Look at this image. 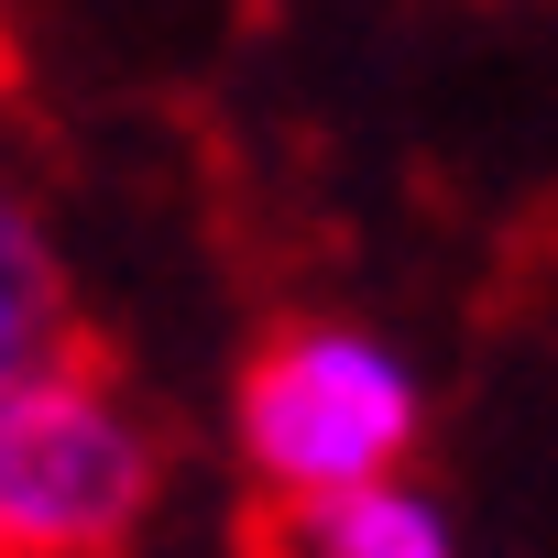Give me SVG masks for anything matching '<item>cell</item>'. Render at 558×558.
<instances>
[{
	"label": "cell",
	"instance_id": "6da1fadb",
	"mask_svg": "<svg viewBox=\"0 0 558 558\" xmlns=\"http://www.w3.org/2000/svg\"><path fill=\"white\" fill-rule=\"evenodd\" d=\"M165 416L143 384L77 340L0 405V558H132L165 504Z\"/></svg>",
	"mask_w": 558,
	"mask_h": 558
},
{
	"label": "cell",
	"instance_id": "7a4b0ae2",
	"mask_svg": "<svg viewBox=\"0 0 558 558\" xmlns=\"http://www.w3.org/2000/svg\"><path fill=\"white\" fill-rule=\"evenodd\" d=\"M230 427H241V471L263 504H340L362 482H395L427 405H416L405 351H384L373 329L286 318L274 340H252Z\"/></svg>",
	"mask_w": 558,
	"mask_h": 558
},
{
	"label": "cell",
	"instance_id": "3957f363",
	"mask_svg": "<svg viewBox=\"0 0 558 558\" xmlns=\"http://www.w3.org/2000/svg\"><path fill=\"white\" fill-rule=\"evenodd\" d=\"M241 547L252 558H449V514L405 482H362L340 504H263Z\"/></svg>",
	"mask_w": 558,
	"mask_h": 558
},
{
	"label": "cell",
	"instance_id": "277c9868",
	"mask_svg": "<svg viewBox=\"0 0 558 558\" xmlns=\"http://www.w3.org/2000/svg\"><path fill=\"white\" fill-rule=\"evenodd\" d=\"M77 340L88 329H77V296H66V263H56L34 197L0 175V405H12L34 373H56Z\"/></svg>",
	"mask_w": 558,
	"mask_h": 558
},
{
	"label": "cell",
	"instance_id": "5b68a950",
	"mask_svg": "<svg viewBox=\"0 0 558 558\" xmlns=\"http://www.w3.org/2000/svg\"><path fill=\"white\" fill-rule=\"evenodd\" d=\"M12 77H23V56H12V34H0V88H12Z\"/></svg>",
	"mask_w": 558,
	"mask_h": 558
}]
</instances>
